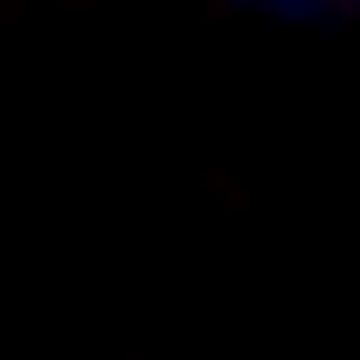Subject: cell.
I'll list each match as a JSON object with an SVG mask.
<instances>
[{"label": "cell", "mask_w": 360, "mask_h": 360, "mask_svg": "<svg viewBox=\"0 0 360 360\" xmlns=\"http://www.w3.org/2000/svg\"><path fill=\"white\" fill-rule=\"evenodd\" d=\"M228 10H247V19H342L351 0H228Z\"/></svg>", "instance_id": "obj_1"}]
</instances>
